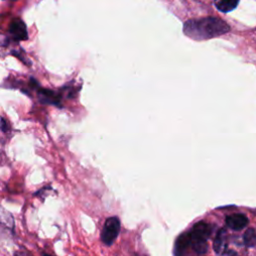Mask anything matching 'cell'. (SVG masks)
<instances>
[{"instance_id": "1", "label": "cell", "mask_w": 256, "mask_h": 256, "mask_svg": "<svg viewBox=\"0 0 256 256\" xmlns=\"http://www.w3.org/2000/svg\"><path fill=\"white\" fill-rule=\"evenodd\" d=\"M229 25L218 17L208 16L189 19L183 25V33L196 41L208 40L229 32Z\"/></svg>"}, {"instance_id": "2", "label": "cell", "mask_w": 256, "mask_h": 256, "mask_svg": "<svg viewBox=\"0 0 256 256\" xmlns=\"http://www.w3.org/2000/svg\"><path fill=\"white\" fill-rule=\"evenodd\" d=\"M211 234V226L204 222L200 221L196 223L191 231L188 233L189 235V241L192 248L198 253V254H204L207 249V240Z\"/></svg>"}, {"instance_id": "3", "label": "cell", "mask_w": 256, "mask_h": 256, "mask_svg": "<svg viewBox=\"0 0 256 256\" xmlns=\"http://www.w3.org/2000/svg\"><path fill=\"white\" fill-rule=\"evenodd\" d=\"M120 220L117 217L106 219L101 231V240L105 245L110 246L114 243L120 232Z\"/></svg>"}, {"instance_id": "4", "label": "cell", "mask_w": 256, "mask_h": 256, "mask_svg": "<svg viewBox=\"0 0 256 256\" xmlns=\"http://www.w3.org/2000/svg\"><path fill=\"white\" fill-rule=\"evenodd\" d=\"M8 31L12 39L15 41H25L28 39L26 24L19 18H15L11 21Z\"/></svg>"}, {"instance_id": "5", "label": "cell", "mask_w": 256, "mask_h": 256, "mask_svg": "<svg viewBox=\"0 0 256 256\" xmlns=\"http://www.w3.org/2000/svg\"><path fill=\"white\" fill-rule=\"evenodd\" d=\"M225 222L230 229L235 231H240L248 225L249 220L247 216L242 213H234V214L228 215L225 219Z\"/></svg>"}, {"instance_id": "6", "label": "cell", "mask_w": 256, "mask_h": 256, "mask_svg": "<svg viewBox=\"0 0 256 256\" xmlns=\"http://www.w3.org/2000/svg\"><path fill=\"white\" fill-rule=\"evenodd\" d=\"M227 248V232L224 228L220 229L217 232V235L213 242V249L217 256H221L224 254Z\"/></svg>"}, {"instance_id": "7", "label": "cell", "mask_w": 256, "mask_h": 256, "mask_svg": "<svg viewBox=\"0 0 256 256\" xmlns=\"http://www.w3.org/2000/svg\"><path fill=\"white\" fill-rule=\"evenodd\" d=\"M38 98L39 101L43 104H51V105H59L60 97L59 95L49 89L40 88L38 89Z\"/></svg>"}, {"instance_id": "8", "label": "cell", "mask_w": 256, "mask_h": 256, "mask_svg": "<svg viewBox=\"0 0 256 256\" xmlns=\"http://www.w3.org/2000/svg\"><path fill=\"white\" fill-rule=\"evenodd\" d=\"M214 6L223 13H228L234 10L239 3V0H214Z\"/></svg>"}, {"instance_id": "9", "label": "cell", "mask_w": 256, "mask_h": 256, "mask_svg": "<svg viewBox=\"0 0 256 256\" xmlns=\"http://www.w3.org/2000/svg\"><path fill=\"white\" fill-rule=\"evenodd\" d=\"M189 245H190V241H189L188 233L181 234L175 241V247H174L175 256H180Z\"/></svg>"}, {"instance_id": "10", "label": "cell", "mask_w": 256, "mask_h": 256, "mask_svg": "<svg viewBox=\"0 0 256 256\" xmlns=\"http://www.w3.org/2000/svg\"><path fill=\"white\" fill-rule=\"evenodd\" d=\"M0 225L10 230H12L15 226L13 215L1 205H0Z\"/></svg>"}, {"instance_id": "11", "label": "cell", "mask_w": 256, "mask_h": 256, "mask_svg": "<svg viewBox=\"0 0 256 256\" xmlns=\"http://www.w3.org/2000/svg\"><path fill=\"white\" fill-rule=\"evenodd\" d=\"M243 242L247 247L253 248L256 244V232L254 228H248L243 235Z\"/></svg>"}, {"instance_id": "12", "label": "cell", "mask_w": 256, "mask_h": 256, "mask_svg": "<svg viewBox=\"0 0 256 256\" xmlns=\"http://www.w3.org/2000/svg\"><path fill=\"white\" fill-rule=\"evenodd\" d=\"M9 45V39L6 35L0 33V56L6 55L5 50L8 48Z\"/></svg>"}, {"instance_id": "13", "label": "cell", "mask_w": 256, "mask_h": 256, "mask_svg": "<svg viewBox=\"0 0 256 256\" xmlns=\"http://www.w3.org/2000/svg\"><path fill=\"white\" fill-rule=\"evenodd\" d=\"M12 55H14L15 57H17L18 59H20L23 63H25L26 65H28V66H30L31 65V61L27 58V57H25V53L20 49V50H12L11 52H10Z\"/></svg>"}, {"instance_id": "14", "label": "cell", "mask_w": 256, "mask_h": 256, "mask_svg": "<svg viewBox=\"0 0 256 256\" xmlns=\"http://www.w3.org/2000/svg\"><path fill=\"white\" fill-rule=\"evenodd\" d=\"M0 130L5 133H8L10 130V126H9L7 120L2 116H0Z\"/></svg>"}, {"instance_id": "15", "label": "cell", "mask_w": 256, "mask_h": 256, "mask_svg": "<svg viewBox=\"0 0 256 256\" xmlns=\"http://www.w3.org/2000/svg\"><path fill=\"white\" fill-rule=\"evenodd\" d=\"M14 256H31L27 251H16L14 253Z\"/></svg>"}, {"instance_id": "16", "label": "cell", "mask_w": 256, "mask_h": 256, "mask_svg": "<svg viewBox=\"0 0 256 256\" xmlns=\"http://www.w3.org/2000/svg\"><path fill=\"white\" fill-rule=\"evenodd\" d=\"M43 256H52V255H49V254H43Z\"/></svg>"}, {"instance_id": "17", "label": "cell", "mask_w": 256, "mask_h": 256, "mask_svg": "<svg viewBox=\"0 0 256 256\" xmlns=\"http://www.w3.org/2000/svg\"><path fill=\"white\" fill-rule=\"evenodd\" d=\"M12 1H16V0H12Z\"/></svg>"}]
</instances>
